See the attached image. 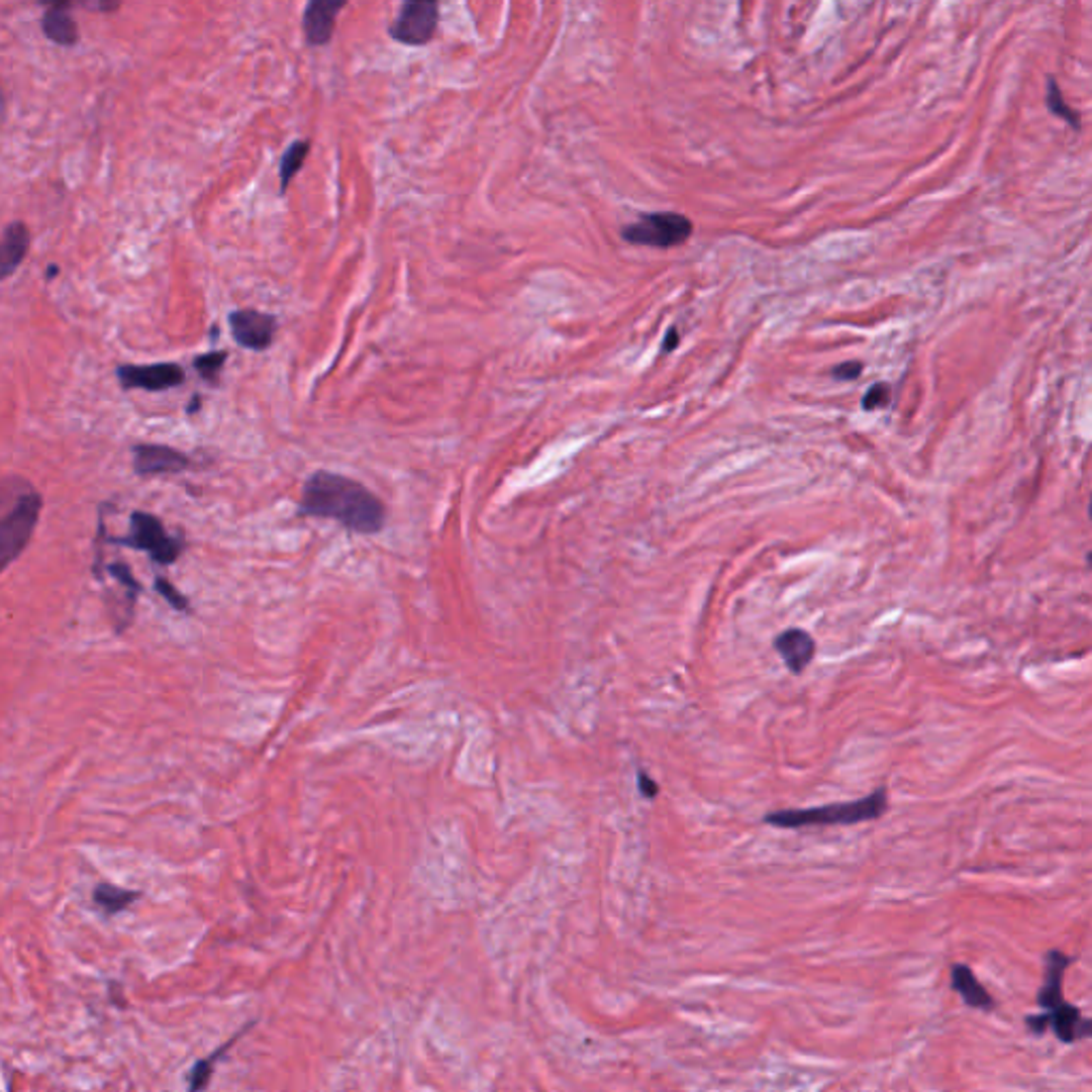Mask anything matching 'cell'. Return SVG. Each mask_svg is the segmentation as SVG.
<instances>
[{
	"mask_svg": "<svg viewBox=\"0 0 1092 1092\" xmlns=\"http://www.w3.org/2000/svg\"><path fill=\"white\" fill-rule=\"evenodd\" d=\"M299 512L337 521L359 535H376L387 525V506L374 491L355 478L329 470L308 476L301 489Z\"/></svg>",
	"mask_w": 1092,
	"mask_h": 1092,
	"instance_id": "1",
	"label": "cell"
},
{
	"mask_svg": "<svg viewBox=\"0 0 1092 1092\" xmlns=\"http://www.w3.org/2000/svg\"><path fill=\"white\" fill-rule=\"evenodd\" d=\"M1073 965V958L1061 950H1050L1044 956V980L1037 992L1039 1013L1026 1015L1024 1024L1032 1034L1052 1030L1063 1044H1078L1092 1039V1018L1082 1015L1080 1007L1065 1001L1063 982L1065 971Z\"/></svg>",
	"mask_w": 1092,
	"mask_h": 1092,
	"instance_id": "2",
	"label": "cell"
},
{
	"mask_svg": "<svg viewBox=\"0 0 1092 1092\" xmlns=\"http://www.w3.org/2000/svg\"><path fill=\"white\" fill-rule=\"evenodd\" d=\"M43 510V497L22 478L5 485L3 516H0V564L9 568L30 544Z\"/></svg>",
	"mask_w": 1092,
	"mask_h": 1092,
	"instance_id": "3",
	"label": "cell"
},
{
	"mask_svg": "<svg viewBox=\"0 0 1092 1092\" xmlns=\"http://www.w3.org/2000/svg\"><path fill=\"white\" fill-rule=\"evenodd\" d=\"M888 809V792L886 788L875 790L871 796L852 800V802H834L823 804V807H811V809H785L766 815V823L777 828H807V826H854V823L871 821L886 813Z\"/></svg>",
	"mask_w": 1092,
	"mask_h": 1092,
	"instance_id": "4",
	"label": "cell"
},
{
	"mask_svg": "<svg viewBox=\"0 0 1092 1092\" xmlns=\"http://www.w3.org/2000/svg\"><path fill=\"white\" fill-rule=\"evenodd\" d=\"M109 542L143 551L150 555L152 562L163 568L176 564L188 547L182 535L171 533L157 514H150L145 510L130 512L128 533L122 538H109Z\"/></svg>",
	"mask_w": 1092,
	"mask_h": 1092,
	"instance_id": "5",
	"label": "cell"
},
{
	"mask_svg": "<svg viewBox=\"0 0 1092 1092\" xmlns=\"http://www.w3.org/2000/svg\"><path fill=\"white\" fill-rule=\"evenodd\" d=\"M694 233V224L689 218L675 212L649 214L623 228V239L636 245L651 247H673L685 243Z\"/></svg>",
	"mask_w": 1092,
	"mask_h": 1092,
	"instance_id": "6",
	"label": "cell"
},
{
	"mask_svg": "<svg viewBox=\"0 0 1092 1092\" xmlns=\"http://www.w3.org/2000/svg\"><path fill=\"white\" fill-rule=\"evenodd\" d=\"M439 24L437 3H404L389 26V36L401 45H427Z\"/></svg>",
	"mask_w": 1092,
	"mask_h": 1092,
	"instance_id": "7",
	"label": "cell"
},
{
	"mask_svg": "<svg viewBox=\"0 0 1092 1092\" xmlns=\"http://www.w3.org/2000/svg\"><path fill=\"white\" fill-rule=\"evenodd\" d=\"M116 376L120 387L124 391L141 389L147 393H161L182 387L186 380V372L178 363H152V366H124L116 368Z\"/></svg>",
	"mask_w": 1092,
	"mask_h": 1092,
	"instance_id": "8",
	"label": "cell"
},
{
	"mask_svg": "<svg viewBox=\"0 0 1092 1092\" xmlns=\"http://www.w3.org/2000/svg\"><path fill=\"white\" fill-rule=\"evenodd\" d=\"M228 329L241 349L263 353L272 349L278 333V320L259 310H235L228 314Z\"/></svg>",
	"mask_w": 1092,
	"mask_h": 1092,
	"instance_id": "9",
	"label": "cell"
},
{
	"mask_svg": "<svg viewBox=\"0 0 1092 1092\" xmlns=\"http://www.w3.org/2000/svg\"><path fill=\"white\" fill-rule=\"evenodd\" d=\"M193 468V459L167 444H135L132 446V470L137 476L182 474Z\"/></svg>",
	"mask_w": 1092,
	"mask_h": 1092,
	"instance_id": "10",
	"label": "cell"
},
{
	"mask_svg": "<svg viewBox=\"0 0 1092 1092\" xmlns=\"http://www.w3.org/2000/svg\"><path fill=\"white\" fill-rule=\"evenodd\" d=\"M346 7L339 0H312L303 11V34L310 47H324L335 32L337 13Z\"/></svg>",
	"mask_w": 1092,
	"mask_h": 1092,
	"instance_id": "11",
	"label": "cell"
},
{
	"mask_svg": "<svg viewBox=\"0 0 1092 1092\" xmlns=\"http://www.w3.org/2000/svg\"><path fill=\"white\" fill-rule=\"evenodd\" d=\"M775 651L792 675H802L815 658V640L804 629L792 627L775 638Z\"/></svg>",
	"mask_w": 1092,
	"mask_h": 1092,
	"instance_id": "12",
	"label": "cell"
},
{
	"mask_svg": "<svg viewBox=\"0 0 1092 1092\" xmlns=\"http://www.w3.org/2000/svg\"><path fill=\"white\" fill-rule=\"evenodd\" d=\"M30 251V228L22 220H13L3 228L0 239V278L7 280L15 274Z\"/></svg>",
	"mask_w": 1092,
	"mask_h": 1092,
	"instance_id": "13",
	"label": "cell"
},
{
	"mask_svg": "<svg viewBox=\"0 0 1092 1092\" xmlns=\"http://www.w3.org/2000/svg\"><path fill=\"white\" fill-rule=\"evenodd\" d=\"M69 3L49 5L41 17V28L47 39L61 47H73L80 41V26L75 22Z\"/></svg>",
	"mask_w": 1092,
	"mask_h": 1092,
	"instance_id": "14",
	"label": "cell"
},
{
	"mask_svg": "<svg viewBox=\"0 0 1092 1092\" xmlns=\"http://www.w3.org/2000/svg\"><path fill=\"white\" fill-rule=\"evenodd\" d=\"M950 977H952L954 992L961 994V999L965 1001L967 1007L977 1009V1011H992L994 1009L996 1003L992 999V994L982 986L980 980H977L975 973L971 971V967H967L963 963H954Z\"/></svg>",
	"mask_w": 1092,
	"mask_h": 1092,
	"instance_id": "15",
	"label": "cell"
},
{
	"mask_svg": "<svg viewBox=\"0 0 1092 1092\" xmlns=\"http://www.w3.org/2000/svg\"><path fill=\"white\" fill-rule=\"evenodd\" d=\"M251 1028H253V1022L247 1024L245 1028H241V1030L235 1034L233 1039H228L222 1048H218L214 1054H209L207 1059L199 1061V1063L193 1067V1071H190V1076H188V1092H201V1090H205V1086L209 1084V1080H212V1073H214V1067L218 1065V1061L224 1059V1054H226L228 1050H231V1048L235 1046V1041H239V1039L243 1037V1034H245L247 1030H251Z\"/></svg>",
	"mask_w": 1092,
	"mask_h": 1092,
	"instance_id": "16",
	"label": "cell"
},
{
	"mask_svg": "<svg viewBox=\"0 0 1092 1092\" xmlns=\"http://www.w3.org/2000/svg\"><path fill=\"white\" fill-rule=\"evenodd\" d=\"M310 147H312L310 139H297L284 150V155L280 159V195H286V190H289L291 182L301 171L305 159H308Z\"/></svg>",
	"mask_w": 1092,
	"mask_h": 1092,
	"instance_id": "17",
	"label": "cell"
},
{
	"mask_svg": "<svg viewBox=\"0 0 1092 1092\" xmlns=\"http://www.w3.org/2000/svg\"><path fill=\"white\" fill-rule=\"evenodd\" d=\"M92 898L107 915H116L124 911L128 905L135 903V900L139 898V892L124 890L113 884H99L97 888H94Z\"/></svg>",
	"mask_w": 1092,
	"mask_h": 1092,
	"instance_id": "18",
	"label": "cell"
},
{
	"mask_svg": "<svg viewBox=\"0 0 1092 1092\" xmlns=\"http://www.w3.org/2000/svg\"><path fill=\"white\" fill-rule=\"evenodd\" d=\"M1046 105H1048L1050 113H1054V116H1057L1059 120L1067 122L1071 128H1076V130L1082 128L1080 113L1067 105L1061 86L1054 82L1052 78L1048 80V86H1046Z\"/></svg>",
	"mask_w": 1092,
	"mask_h": 1092,
	"instance_id": "19",
	"label": "cell"
},
{
	"mask_svg": "<svg viewBox=\"0 0 1092 1092\" xmlns=\"http://www.w3.org/2000/svg\"><path fill=\"white\" fill-rule=\"evenodd\" d=\"M226 359H228L226 351L197 355L195 361H193V368L197 370L201 380H205L209 387H220V374H222V370L226 366Z\"/></svg>",
	"mask_w": 1092,
	"mask_h": 1092,
	"instance_id": "20",
	"label": "cell"
},
{
	"mask_svg": "<svg viewBox=\"0 0 1092 1092\" xmlns=\"http://www.w3.org/2000/svg\"><path fill=\"white\" fill-rule=\"evenodd\" d=\"M107 574H109V577L116 579L122 587L128 589V593L132 596V600H135V598L139 596V593H141V589H143L141 583H139L135 577H132V570H130L124 562H113V564H109V566H107Z\"/></svg>",
	"mask_w": 1092,
	"mask_h": 1092,
	"instance_id": "21",
	"label": "cell"
},
{
	"mask_svg": "<svg viewBox=\"0 0 1092 1092\" xmlns=\"http://www.w3.org/2000/svg\"><path fill=\"white\" fill-rule=\"evenodd\" d=\"M155 587H157V591L161 593V596H163V598H165V600H167V602H169L171 606H174L176 610H182V612L190 610V602H188V598L184 596V593H180V591H178V587H176L174 583H171V581H167L165 577H157V581H155Z\"/></svg>",
	"mask_w": 1092,
	"mask_h": 1092,
	"instance_id": "22",
	"label": "cell"
},
{
	"mask_svg": "<svg viewBox=\"0 0 1092 1092\" xmlns=\"http://www.w3.org/2000/svg\"><path fill=\"white\" fill-rule=\"evenodd\" d=\"M890 387L886 385V382H879V385H873L869 389V393L865 395V399H862V408L865 410H877V408H884L890 404Z\"/></svg>",
	"mask_w": 1092,
	"mask_h": 1092,
	"instance_id": "23",
	"label": "cell"
},
{
	"mask_svg": "<svg viewBox=\"0 0 1092 1092\" xmlns=\"http://www.w3.org/2000/svg\"><path fill=\"white\" fill-rule=\"evenodd\" d=\"M860 372H862V363L850 361V363H842V366H838L834 370V376L838 380H856L860 376Z\"/></svg>",
	"mask_w": 1092,
	"mask_h": 1092,
	"instance_id": "24",
	"label": "cell"
},
{
	"mask_svg": "<svg viewBox=\"0 0 1092 1092\" xmlns=\"http://www.w3.org/2000/svg\"><path fill=\"white\" fill-rule=\"evenodd\" d=\"M638 788L644 798H656L660 792V785L656 781H651L644 771H638Z\"/></svg>",
	"mask_w": 1092,
	"mask_h": 1092,
	"instance_id": "25",
	"label": "cell"
},
{
	"mask_svg": "<svg viewBox=\"0 0 1092 1092\" xmlns=\"http://www.w3.org/2000/svg\"><path fill=\"white\" fill-rule=\"evenodd\" d=\"M677 339H679L677 329H670V333H668V337H666V346H664V351H673V349H677V343H679Z\"/></svg>",
	"mask_w": 1092,
	"mask_h": 1092,
	"instance_id": "26",
	"label": "cell"
},
{
	"mask_svg": "<svg viewBox=\"0 0 1092 1092\" xmlns=\"http://www.w3.org/2000/svg\"><path fill=\"white\" fill-rule=\"evenodd\" d=\"M90 9H97V11H116V9H120V3H99V5H90Z\"/></svg>",
	"mask_w": 1092,
	"mask_h": 1092,
	"instance_id": "27",
	"label": "cell"
},
{
	"mask_svg": "<svg viewBox=\"0 0 1092 1092\" xmlns=\"http://www.w3.org/2000/svg\"><path fill=\"white\" fill-rule=\"evenodd\" d=\"M199 408H201V397H199V395H195V397H193V401H190V406L186 408V412H188V414H197V412H199Z\"/></svg>",
	"mask_w": 1092,
	"mask_h": 1092,
	"instance_id": "28",
	"label": "cell"
},
{
	"mask_svg": "<svg viewBox=\"0 0 1092 1092\" xmlns=\"http://www.w3.org/2000/svg\"><path fill=\"white\" fill-rule=\"evenodd\" d=\"M47 278H56V267H47Z\"/></svg>",
	"mask_w": 1092,
	"mask_h": 1092,
	"instance_id": "29",
	"label": "cell"
},
{
	"mask_svg": "<svg viewBox=\"0 0 1092 1092\" xmlns=\"http://www.w3.org/2000/svg\"><path fill=\"white\" fill-rule=\"evenodd\" d=\"M1088 512H1090V519H1092V495H1090V506H1088Z\"/></svg>",
	"mask_w": 1092,
	"mask_h": 1092,
	"instance_id": "30",
	"label": "cell"
},
{
	"mask_svg": "<svg viewBox=\"0 0 1092 1092\" xmlns=\"http://www.w3.org/2000/svg\"><path fill=\"white\" fill-rule=\"evenodd\" d=\"M1088 562H1090V564H1092V553H1090V555H1088Z\"/></svg>",
	"mask_w": 1092,
	"mask_h": 1092,
	"instance_id": "31",
	"label": "cell"
}]
</instances>
